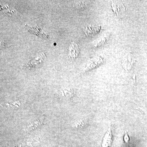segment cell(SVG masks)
I'll return each mask as SVG.
<instances>
[{"mask_svg":"<svg viewBox=\"0 0 147 147\" xmlns=\"http://www.w3.org/2000/svg\"><path fill=\"white\" fill-rule=\"evenodd\" d=\"M124 140L125 143H128L129 141V137L128 133L126 131L124 137Z\"/></svg>","mask_w":147,"mask_h":147,"instance_id":"4","label":"cell"},{"mask_svg":"<svg viewBox=\"0 0 147 147\" xmlns=\"http://www.w3.org/2000/svg\"><path fill=\"white\" fill-rule=\"evenodd\" d=\"M127 57L126 58V59L124 63H125V67H126V69H130L129 67L132 65V63L133 62L134 58H133V57H132V55H128Z\"/></svg>","mask_w":147,"mask_h":147,"instance_id":"3","label":"cell"},{"mask_svg":"<svg viewBox=\"0 0 147 147\" xmlns=\"http://www.w3.org/2000/svg\"><path fill=\"white\" fill-rule=\"evenodd\" d=\"M110 128H109L106 132L103 139L102 143V146L103 147H108L110 146L111 142H112V135Z\"/></svg>","mask_w":147,"mask_h":147,"instance_id":"2","label":"cell"},{"mask_svg":"<svg viewBox=\"0 0 147 147\" xmlns=\"http://www.w3.org/2000/svg\"><path fill=\"white\" fill-rule=\"evenodd\" d=\"M112 5H113V10L115 12L117 16L120 15L124 11V7L121 3L116 1L115 2L113 3Z\"/></svg>","mask_w":147,"mask_h":147,"instance_id":"1","label":"cell"}]
</instances>
